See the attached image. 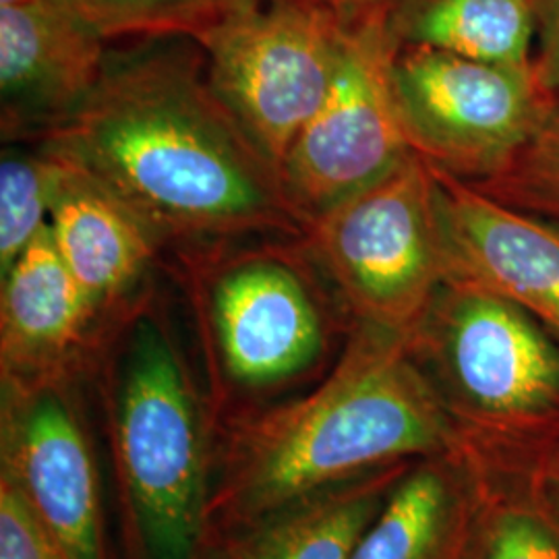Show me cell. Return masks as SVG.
<instances>
[{"instance_id": "6da1fadb", "label": "cell", "mask_w": 559, "mask_h": 559, "mask_svg": "<svg viewBox=\"0 0 559 559\" xmlns=\"http://www.w3.org/2000/svg\"><path fill=\"white\" fill-rule=\"evenodd\" d=\"M38 141L100 180L173 253L305 235L278 170L216 96L193 38L108 52L94 94Z\"/></svg>"}, {"instance_id": "7a4b0ae2", "label": "cell", "mask_w": 559, "mask_h": 559, "mask_svg": "<svg viewBox=\"0 0 559 559\" xmlns=\"http://www.w3.org/2000/svg\"><path fill=\"white\" fill-rule=\"evenodd\" d=\"M459 445L408 336L350 323L311 390L216 423L205 535Z\"/></svg>"}, {"instance_id": "3957f363", "label": "cell", "mask_w": 559, "mask_h": 559, "mask_svg": "<svg viewBox=\"0 0 559 559\" xmlns=\"http://www.w3.org/2000/svg\"><path fill=\"white\" fill-rule=\"evenodd\" d=\"M96 367L129 559L198 558L216 417L156 297L112 330Z\"/></svg>"}, {"instance_id": "277c9868", "label": "cell", "mask_w": 559, "mask_h": 559, "mask_svg": "<svg viewBox=\"0 0 559 559\" xmlns=\"http://www.w3.org/2000/svg\"><path fill=\"white\" fill-rule=\"evenodd\" d=\"M193 302L216 423L313 378L350 320L302 237L175 251Z\"/></svg>"}, {"instance_id": "5b68a950", "label": "cell", "mask_w": 559, "mask_h": 559, "mask_svg": "<svg viewBox=\"0 0 559 559\" xmlns=\"http://www.w3.org/2000/svg\"><path fill=\"white\" fill-rule=\"evenodd\" d=\"M408 342L462 445L537 462L559 440V338L510 300L445 280Z\"/></svg>"}, {"instance_id": "8992f818", "label": "cell", "mask_w": 559, "mask_h": 559, "mask_svg": "<svg viewBox=\"0 0 559 559\" xmlns=\"http://www.w3.org/2000/svg\"><path fill=\"white\" fill-rule=\"evenodd\" d=\"M302 239L350 323L411 336L448 278L436 173L417 152Z\"/></svg>"}, {"instance_id": "52a82bcc", "label": "cell", "mask_w": 559, "mask_h": 559, "mask_svg": "<svg viewBox=\"0 0 559 559\" xmlns=\"http://www.w3.org/2000/svg\"><path fill=\"white\" fill-rule=\"evenodd\" d=\"M346 23L323 0H242L198 40L216 96L278 177L330 92Z\"/></svg>"}, {"instance_id": "ba28073f", "label": "cell", "mask_w": 559, "mask_h": 559, "mask_svg": "<svg viewBox=\"0 0 559 559\" xmlns=\"http://www.w3.org/2000/svg\"><path fill=\"white\" fill-rule=\"evenodd\" d=\"M399 48L385 2L348 15L330 92L280 168L302 230L415 152L396 98Z\"/></svg>"}, {"instance_id": "9c48e42d", "label": "cell", "mask_w": 559, "mask_h": 559, "mask_svg": "<svg viewBox=\"0 0 559 559\" xmlns=\"http://www.w3.org/2000/svg\"><path fill=\"white\" fill-rule=\"evenodd\" d=\"M394 83L411 147L471 185L493 179L516 160L559 106L535 67L415 46H400Z\"/></svg>"}, {"instance_id": "30bf717a", "label": "cell", "mask_w": 559, "mask_h": 559, "mask_svg": "<svg viewBox=\"0 0 559 559\" xmlns=\"http://www.w3.org/2000/svg\"><path fill=\"white\" fill-rule=\"evenodd\" d=\"M75 381H2L0 479L9 480L69 559H110L94 445Z\"/></svg>"}, {"instance_id": "8fae6325", "label": "cell", "mask_w": 559, "mask_h": 559, "mask_svg": "<svg viewBox=\"0 0 559 559\" xmlns=\"http://www.w3.org/2000/svg\"><path fill=\"white\" fill-rule=\"evenodd\" d=\"M433 173L445 280L510 300L559 338V224L496 200L436 166Z\"/></svg>"}, {"instance_id": "7c38bea8", "label": "cell", "mask_w": 559, "mask_h": 559, "mask_svg": "<svg viewBox=\"0 0 559 559\" xmlns=\"http://www.w3.org/2000/svg\"><path fill=\"white\" fill-rule=\"evenodd\" d=\"M108 41L67 0L0 7L2 140L38 141L98 87Z\"/></svg>"}, {"instance_id": "4fadbf2b", "label": "cell", "mask_w": 559, "mask_h": 559, "mask_svg": "<svg viewBox=\"0 0 559 559\" xmlns=\"http://www.w3.org/2000/svg\"><path fill=\"white\" fill-rule=\"evenodd\" d=\"M57 158L50 240L112 334L120 321L154 297V274L164 249L140 216L100 180L59 154Z\"/></svg>"}, {"instance_id": "5bb4252c", "label": "cell", "mask_w": 559, "mask_h": 559, "mask_svg": "<svg viewBox=\"0 0 559 559\" xmlns=\"http://www.w3.org/2000/svg\"><path fill=\"white\" fill-rule=\"evenodd\" d=\"M0 381H75L110 332L46 230L0 274Z\"/></svg>"}, {"instance_id": "9a60e30c", "label": "cell", "mask_w": 559, "mask_h": 559, "mask_svg": "<svg viewBox=\"0 0 559 559\" xmlns=\"http://www.w3.org/2000/svg\"><path fill=\"white\" fill-rule=\"evenodd\" d=\"M411 464L383 466L258 519L207 533L195 559H350Z\"/></svg>"}, {"instance_id": "2e32d148", "label": "cell", "mask_w": 559, "mask_h": 559, "mask_svg": "<svg viewBox=\"0 0 559 559\" xmlns=\"http://www.w3.org/2000/svg\"><path fill=\"white\" fill-rule=\"evenodd\" d=\"M477 462L456 450L417 460L400 477L350 559H468Z\"/></svg>"}, {"instance_id": "e0dca14e", "label": "cell", "mask_w": 559, "mask_h": 559, "mask_svg": "<svg viewBox=\"0 0 559 559\" xmlns=\"http://www.w3.org/2000/svg\"><path fill=\"white\" fill-rule=\"evenodd\" d=\"M399 46L533 67L537 0H383Z\"/></svg>"}, {"instance_id": "ac0fdd59", "label": "cell", "mask_w": 559, "mask_h": 559, "mask_svg": "<svg viewBox=\"0 0 559 559\" xmlns=\"http://www.w3.org/2000/svg\"><path fill=\"white\" fill-rule=\"evenodd\" d=\"M471 454L479 496L468 559H559V508L540 483L537 462Z\"/></svg>"}, {"instance_id": "d6986e66", "label": "cell", "mask_w": 559, "mask_h": 559, "mask_svg": "<svg viewBox=\"0 0 559 559\" xmlns=\"http://www.w3.org/2000/svg\"><path fill=\"white\" fill-rule=\"evenodd\" d=\"M59 158L40 141H9L0 160V274L50 226Z\"/></svg>"}, {"instance_id": "ffe728a7", "label": "cell", "mask_w": 559, "mask_h": 559, "mask_svg": "<svg viewBox=\"0 0 559 559\" xmlns=\"http://www.w3.org/2000/svg\"><path fill=\"white\" fill-rule=\"evenodd\" d=\"M106 41L185 36L200 40L242 0H67Z\"/></svg>"}, {"instance_id": "44dd1931", "label": "cell", "mask_w": 559, "mask_h": 559, "mask_svg": "<svg viewBox=\"0 0 559 559\" xmlns=\"http://www.w3.org/2000/svg\"><path fill=\"white\" fill-rule=\"evenodd\" d=\"M475 187L522 212L559 224V106L516 160Z\"/></svg>"}, {"instance_id": "7402d4cb", "label": "cell", "mask_w": 559, "mask_h": 559, "mask_svg": "<svg viewBox=\"0 0 559 559\" xmlns=\"http://www.w3.org/2000/svg\"><path fill=\"white\" fill-rule=\"evenodd\" d=\"M0 559H69L9 480L0 479Z\"/></svg>"}, {"instance_id": "603a6c76", "label": "cell", "mask_w": 559, "mask_h": 559, "mask_svg": "<svg viewBox=\"0 0 559 559\" xmlns=\"http://www.w3.org/2000/svg\"><path fill=\"white\" fill-rule=\"evenodd\" d=\"M533 67L545 90L559 102V0H537Z\"/></svg>"}, {"instance_id": "cb8c5ba5", "label": "cell", "mask_w": 559, "mask_h": 559, "mask_svg": "<svg viewBox=\"0 0 559 559\" xmlns=\"http://www.w3.org/2000/svg\"><path fill=\"white\" fill-rule=\"evenodd\" d=\"M537 473L547 493L559 508V440L554 441V445L537 460Z\"/></svg>"}, {"instance_id": "d4e9b609", "label": "cell", "mask_w": 559, "mask_h": 559, "mask_svg": "<svg viewBox=\"0 0 559 559\" xmlns=\"http://www.w3.org/2000/svg\"><path fill=\"white\" fill-rule=\"evenodd\" d=\"M323 2L334 7L342 15H355V13H360L365 9L376 7L378 2H383V0H323Z\"/></svg>"}, {"instance_id": "484cf974", "label": "cell", "mask_w": 559, "mask_h": 559, "mask_svg": "<svg viewBox=\"0 0 559 559\" xmlns=\"http://www.w3.org/2000/svg\"><path fill=\"white\" fill-rule=\"evenodd\" d=\"M21 2H27V0H0V7H13V4H21Z\"/></svg>"}]
</instances>
